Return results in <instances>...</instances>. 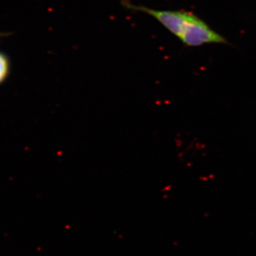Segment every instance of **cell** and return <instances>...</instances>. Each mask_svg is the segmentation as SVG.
Segmentation results:
<instances>
[{
    "instance_id": "6da1fadb",
    "label": "cell",
    "mask_w": 256,
    "mask_h": 256,
    "mask_svg": "<svg viewBox=\"0 0 256 256\" xmlns=\"http://www.w3.org/2000/svg\"><path fill=\"white\" fill-rule=\"evenodd\" d=\"M121 4L128 10L150 15L186 46H200L206 44H229L228 40L208 26L196 15L188 11L158 10L122 0Z\"/></svg>"
},
{
    "instance_id": "7a4b0ae2",
    "label": "cell",
    "mask_w": 256,
    "mask_h": 256,
    "mask_svg": "<svg viewBox=\"0 0 256 256\" xmlns=\"http://www.w3.org/2000/svg\"><path fill=\"white\" fill-rule=\"evenodd\" d=\"M10 60L4 52H0V85L8 78L10 74Z\"/></svg>"
},
{
    "instance_id": "3957f363",
    "label": "cell",
    "mask_w": 256,
    "mask_h": 256,
    "mask_svg": "<svg viewBox=\"0 0 256 256\" xmlns=\"http://www.w3.org/2000/svg\"><path fill=\"white\" fill-rule=\"evenodd\" d=\"M5 36H6V34H5V33H0V38H1L2 37H4Z\"/></svg>"
}]
</instances>
